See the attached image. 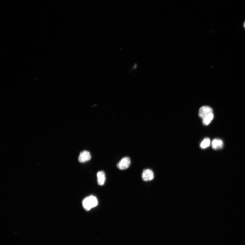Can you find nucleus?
I'll list each match as a JSON object with an SVG mask.
<instances>
[{
    "label": "nucleus",
    "instance_id": "nucleus-1",
    "mask_svg": "<svg viewBox=\"0 0 245 245\" xmlns=\"http://www.w3.org/2000/svg\"><path fill=\"white\" fill-rule=\"evenodd\" d=\"M98 200L97 198L93 196H91L85 198L82 201V205L86 211L97 206L98 205Z\"/></svg>",
    "mask_w": 245,
    "mask_h": 245
},
{
    "label": "nucleus",
    "instance_id": "nucleus-2",
    "mask_svg": "<svg viewBox=\"0 0 245 245\" xmlns=\"http://www.w3.org/2000/svg\"><path fill=\"white\" fill-rule=\"evenodd\" d=\"M131 164V161L129 157H125L120 160L117 165V167L120 170L127 169Z\"/></svg>",
    "mask_w": 245,
    "mask_h": 245
},
{
    "label": "nucleus",
    "instance_id": "nucleus-3",
    "mask_svg": "<svg viewBox=\"0 0 245 245\" xmlns=\"http://www.w3.org/2000/svg\"><path fill=\"white\" fill-rule=\"evenodd\" d=\"M213 113V109L209 106H203L199 110L198 115L201 118L204 119L210 114Z\"/></svg>",
    "mask_w": 245,
    "mask_h": 245
},
{
    "label": "nucleus",
    "instance_id": "nucleus-4",
    "mask_svg": "<svg viewBox=\"0 0 245 245\" xmlns=\"http://www.w3.org/2000/svg\"><path fill=\"white\" fill-rule=\"evenodd\" d=\"M90 153L87 151H82L78 157V161L81 163H84L89 161L91 159Z\"/></svg>",
    "mask_w": 245,
    "mask_h": 245
},
{
    "label": "nucleus",
    "instance_id": "nucleus-5",
    "mask_svg": "<svg viewBox=\"0 0 245 245\" xmlns=\"http://www.w3.org/2000/svg\"><path fill=\"white\" fill-rule=\"evenodd\" d=\"M142 177L144 181H149L153 180L154 178V174L152 170L149 169L143 170Z\"/></svg>",
    "mask_w": 245,
    "mask_h": 245
},
{
    "label": "nucleus",
    "instance_id": "nucleus-6",
    "mask_svg": "<svg viewBox=\"0 0 245 245\" xmlns=\"http://www.w3.org/2000/svg\"><path fill=\"white\" fill-rule=\"evenodd\" d=\"M97 183L98 185L102 186L104 184L106 181L105 174L103 171L98 172L97 174Z\"/></svg>",
    "mask_w": 245,
    "mask_h": 245
},
{
    "label": "nucleus",
    "instance_id": "nucleus-7",
    "mask_svg": "<svg viewBox=\"0 0 245 245\" xmlns=\"http://www.w3.org/2000/svg\"><path fill=\"white\" fill-rule=\"evenodd\" d=\"M223 142L221 140L215 139L213 140L212 143L213 148L217 150L223 147Z\"/></svg>",
    "mask_w": 245,
    "mask_h": 245
},
{
    "label": "nucleus",
    "instance_id": "nucleus-8",
    "mask_svg": "<svg viewBox=\"0 0 245 245\" xmlns=\"http://www.w3.org/2000/svg\"><path fill=\"white\" fill-rule=\"evenodd\" d=\"M214 117L213 113H211L207 115L204 119H203V123L205 125H208L212 121Z\"/></svg>",
    "mask_w": 245,
    "mask_h": 245
},
{
    "label": "nucleus",
    "instance_id": "nucleus-9",
    "mask_svg": "<svg viewBox=\"0 0 245 245\" xmlns=\"http://www.w3.org/2000/svg\"><path fill=\"white\" fill-rule=\"evenodd\" d=\"M210 141L208 138H205L202 141L200 144V147L202 149L206 148L209 146Z\"/></svg>",
    "mask_w": 245,
    "mask_h": 245
},
{
    "label": "nucleus",
    "instance_id": "nucleus-10",
    "mask_svg": "<svg viewBox=\"0 0 245 245\" xmlns=\"http://www.w3.org/2000/svg\"><path fill=\"white\" fill-rule=\"evenodd\" d=\"M244 27L245 28V22H244Z\"/></svg>",
    "mask_w": 245,
    "mask_h": 245
}]
</instances>
